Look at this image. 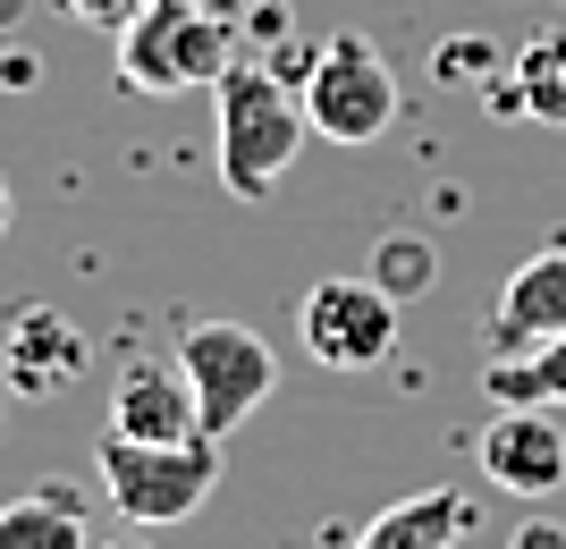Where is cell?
<instances>
[{
  "instance_id": "obj_20",
  "label": "cell",
  "mask_w": 566,
  "mask_h": 549,
  "mask_svg": "<svg viewBox=\"0 0 566 549\" xmlns=\"http://www.w3.org/2000/svg\"><path fill=\"white\" fill-rule=\"evenodd\" d=\"M102 549H144V541H102Z\"/></svg>"
},
{
  "instance_id": "obj_15",
  "label": "cell",
  "mask_w": 566,
  "mask_h": 549,
  "mask_svg": "<svg viewBox=\"0 0 566 549\" xmlns=\"http://www.w3.org/2000/svg\"><path fill=\"white\" fill-rule=\"evenodd\" d=\"M373 279L398 296V305H415L431 279H440V254H431V237H415V229H398V237H380L373 254Z\"/></svg>"
},
{
  "instance_id": "obj_16",
  "label": "cell",
  "mask_w": 566,
  "mask_h": 549,
  "mask_svg": "<svg viewBox=\"0 0 566 549\" xmlns=\"http://www.w3.org/2000/svg\"><path fill=\"white\" fill-rule=\"evenodd\" d=\"M60 18H76V25H102V34H118V25H136L153 0H51Z\"/></svg>"
},
{
  "instance_id": "obj_11",
  "label": "cell",
  "mask_w": 566,
  "mask_h": 549,
  "mask_svg": "<svg viewBox=\"0 0 566 549\" xmlns=\"http://www.w3.org/2000/svg\"><path fill=\"white\" fill-rule=\"evenodd\" d=\"M465 516H473V507L457 499V490H415V499L380 507L355 549H457V541H465Z\"/></svg>"
},
{
  "instance_id": "obj_6",
  "label": "cell",
  "mask_w": 566,
  "mask_h": 549,
  "mask_svg": "<svg viewBox=\"0 0 566 549\" xmlns=\"http://www.w3.org/2000/svg\"><path fill=\"white\" fill-rule=\"evenodd\" d=\"M398 347V296L380 279H313L305 287V356L331 372H373Z\"/></svg>"
},
{
  "instance_id": "obj_4",
  "label": "cell",
  "mask_w": 566,
  "mask_h": 549,
  "mask_svg": "<svg viewBox=\"0 0 566 549\" xmlns=\"http://www.w3.org/2000/svg\"><path fill=\"white\" fill-rule=\"evenodd\" d=\"M220 482V440H178V448H153V440H102V490L127 525H187L195 507L212 499Z\"/></svg>"
},
{
  "instance_id": "obj_17",
  "label": "cell",
  "mask_w": 566,
  "mask_h": 549,
  "mask_svg": "<svg viewBox=\"0 0 566 549\" xmlns=\"http://www.w3.org/2000/svg\"><path fill=\"white\" fill-rule=\"evenodd\" d=\"M482 68H491V51H482V43H449V51H440V76H482Z\"/></svg>"
},
{
  "instance_id": "obj_14",
  "label": "cell",
  "mask_w": 566,
  "mask_h": 549,
  "mask_svg": "<svg viewBox=\"0 0 566 549\" xmlns=\"http://www.w3.org/2000/svg\"><path fill=\"white\" fill-rule=\"evenodd\" d=\"M507 85H516V110H524V119L566 127V25H549V34H533V43L516 51Z\"/></svg>"
},
{
  "instance_id": "obj_10",
  "label": "cell",
  "mask_w": 566,
  "mask_h": 549,
  "mask_svg": "<svg viewBox=\"0 0 566 549\" xmlns=\"http://www.w3.org/2000/svg\"><path fill=\"white\" fill-rule=\"evenodd\" d=\"M0 372H9L18 398H60V389L85 372V330L51 305H25L18 321H9V338H0Z\"/></svg>"
},
{
  "instance_id": "obj_7",
  "label": "cell",
  "mask_w": 566,
  "mask_h": 549,
  "mask_svg": "<svg viewBox=\"0 0 566 549\" xmlns=\"http://www.w3.org/2000/svg\"><path fill=\"white\" fill-rule=\"evenodd\" d=\"M111 431L118 440H153V448H178V440H203V414H195V381L178 356H136L111 381Z\"/></svg>"
},
{
  "instance_id": "obj_18",
  "label": "cell",
  "mask_w": 566,
  "mask_h": 549,
  "mask_svg": "<svg viewBox=\"0 0 566 549\" xmlns=\"http://www.w3.org/2000/svg\"><path fill=\"white\" fill-rule=\"evenodd\" d=\"M516 549H566V532H558V525H524Z\"/></svg>"
},
{
  "instance_id": "obj_9",
  "label": "cell",
  "mask_w": 566,
  "mask_h": 549,
  "mask_svg": "<svg viewBox=\"0 0 566 549\" xmlns=\"http://www.w3.org/2000/svg\"><path fill=\"white\" fill-rule=\"evenodd\" d=\"M542 338H566V245L533 254L516 279L499 287L491 321H482V347H491V356H524V347H542Z\"/></svg>"
},
{
  "instance_id": "obj_2",
  "label": "cell",
  "mask_w": 566,
  "mask_h": 549,
  "mask_svg": "<svg viewBox=\"0 0 566 549\" xmlns=\"http://www.w3.org/2000/svg\"><path fill=\"white\" fill-rule=\"evenodd\" d=\"M229 60H237V0H153L136 25H118V85L127 94L220 85Z\"/></svg>"
},
{
  "instance_id": "obj_19",
  "label": "cell",
  "mask_w": 566,
  "mask_h": 549,
  "mask_svg": "<svg viewBox=\"0 0 566 549\" xmlns=\"http://www.w3.org/2000/svg\"><path fill=\"white\" fill-rule=\"evenodd\" d=\"M0 237H9V178H0Z\"/></svg>"
},
{
  "instance_id": "obj_5",
  "label": "cell",
  "mask_w": 566,
  "mask_h": 549,
  "mask_svg": "<svg viewBox=\"0 0 566 549\" xmlns=\"http://www.w3.org/2000/svg\"><path fill=\"white\" fill-rule=\"evenodd\" d=\"M178 363H187V381H195L203 440H229V431L280 389V356H271V338L245 330V321H187Z\"/></svg>"
},
{
  "instance_id": "obj_13",
  "label": "cell",
  "mask_w": 566,
  "mask_h": 549,
  "mask_svg": "<svg viewBox=\"0 0 566 549\" xmlns=\"http://www.w3.org/2000/svg\"><path fill=\"white\" fill-rule=\"evenodd\" d=\"M482 389H491V407H566V338H542L524 356H491Z\"/></svg>"
},
{
  "instance_id": "obj_1",
  "label": "cell",
  "mask_w": 566,
  "mask_h": 549,
  "mask_svg": "<svg viewBox=\"0 0 566 549\" xmlns=\"http://www.w3.org/2000/svg\"><path fill=\"white\" fill-rule=\"evenodd\" d=\"M212 119H220V187H229L237 203H271L280 178L296 169V152H305V136H313L296 76H287L280 60L237 51L229 68H220V85H212Z\"/></svg>"
},
{
  "instance_id": "obj_3",
  "label": "cell",
  "mask_w": 566,
  "mask_h": 549,
  "mask_svg": "<svg viewBox=\"0 0 566 549\" xmlns=\"http://www.w3.org/2000/svg\"><path fill=\"white\" fill-rule=\"evenodd\" d=\"M296 94H305V119L322 144H380L389 119H398V76L380 60L373 34H331V43H313L305 76H296Z\"/></svg>"
},
{
  "instance_id": "obj_12",
  "label": "cell",
  "mask_w": 566,
  "mask_h": 549,
  "mask_svg": "<svg viewBox=\"0 0 566 549\" xmlns=\"http://www.w3.org/2000/svg\"><path fill=\"white\" fill-rule=\"evenodd\" d=\"M0 549H94L85 541V499L76 482H43L0 507Z\"/></svg>"
},
{
  "instance_id": "obj_8",
  "label": "cell",
  "mask_w": 566,
  "mask_h": 549,
  "mask_svg": "<svg viewBox=\"0 0 566 549\" xmlns=\"http://www.w3.org/2000/svg\"><path fill=\"white\" fill-rule=\"evenodd\" d=\"M482 474L507 499H558L566 490V431L549 423V407H499L482 431Z\"/></svg>"
},
{
  "instance_id": "obj_21",
  "label": "cell",
  "mask_w": 566,
  "mask_h": 549,
  "mask_svg": "<svg viewBox=\"0 0 566 549\" xmlns=\"http://www.w3.org/2000/svg\"><path fill=\"white\" fill-rule=\"evenodd\" d=\"M507 549H516V541H507Z\"/></svg>"
}]
</instances>
